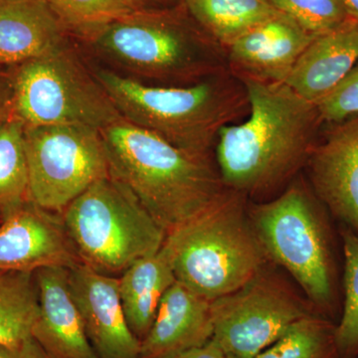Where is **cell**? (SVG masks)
I'll return each instance as SVG.
<instances>
[{
  "instance_id": "obj_1",
  "label": "cell",
  "mask_w": 358,
  "mask_h": 358,
  "mask_svg": "<svg viewBox=\"0 0 358 358\" xmlns=\"http://www.w3.org/2000/svg\"><path fill=\"white\" fill-rule=\"evenodd\" d=\"M241 82L249 115L221 129L215 162L226 188L264 196L287 187L305 169L322 122L317 106L286 83Z\"/></svg>"
},
{
  "instance_id": "obj_2",
  "label": "cell",
  "mask_w": 358,
  "mask_h": 358,
  "mask_svg": "<svg viewBox=\"0 0 358 358\" xmlns=\"http://www.w3.org/2000/svg\"><path fill=\"white\" fill-rule=\"evenodd\" d=\"M110 173L169 232L227 188L215 159L190 154L124 119L101 129Z\"/></svg>"
},
{
  "instance_id": "obj_3",
  "label": "cell",
  "mask_w": 358,
  "mask_h": 358,
  "mask_svg": "<svg viewBox=\"0 0 358 358\" xmlns=\"http://www.w3.org/2000/svg\"><path fill=\"white\" fill-rule=\"evenodd\" d=\"M93 72L122 119L190 154L212 157L221 129L249 115L246 89L229 71L185 86H155L107 69Z\"/></svg>"
},
{
  "instance_id": "obj_4",
  "label": "cell",
  "mask_w": 358,
  "mask_h": 358,
  "mask_svg": "<svg viewBox=\"0 0 358 358\" xmlns=\"http://www.w3.org/2000/svg\"><path fill=\"white\" fill-rule=\"evenodd\" d=\"M250 220L268 260L284 268L315 312L338 322L343 301L341 230L310 185L294 179L274 199L248 206Z\"/></svg>"
},
{
  "instance_id": "obj_5",
  "label": "cell",
  "mask_w": 358,
  "mask_h": 358,
  "mask_svg": "<svg viewBox=\"0 0 358 358\" xmlns=\"http://www.w3.org/2000/svg\"><path fill=\"white\" fill-rule=\"evenodd\" d=\"M89 42L117 67L166 86L192 85L228 71L227 50L199 27L183 2L134 10Z\"/></svg>"
},
{
  "instance_id": "obj_6",
  "label": "cell",
  "mask_w": 358,
  "mask_h": 358,
  "mask_svg": "<svg viewBox=\"0 0 358 358\" xmlns=\"http://www.w3.org/2000/svg\"><path fill=\"white\" fill-rule=\"evenodd\" d=\"M162 250L176 281L210 301L236 291L268 261L250 220L247 197L228 188L167 232Z\"/></svg>"
},
{
  "instance_id": "obj_7",
  "label": "cell",
  "mask_w": 358,
  "mask_h": 358,
  "mask_svg": "<svg viewBox=\"0 0 358 358\" xmlns=\"http://www.w3.org/2000/svg\"><path fill=\"white\" fill-rule=\"evenodd\" d=\"M60 215L81 263L105 275L122 274L140 259L157 253L166 237L131 190L110 173Z\"/></svg>"
},
{
  "instance_id": "obj_8",
  "label": "cell",
  "mask_w": 358,
  "mask_h": 358,
  "mask_svg": "<svg viewBox=\"0 0 358 358\" xmlns=\"http://www.w3.org/2000/svg\"><path fill=\"white\" fill-rule=\"evenodd\" d=\"M13 115L25 127L83 124L101 129L122 119L106 90L67 42L7 72Z\"/></svg>"
},
{
  "instance_id": "obj_9",
  "label": "cell",
  "mask_w": 358,
  "mask_h": 358,
  "mask_svg": "<svg viewBox=\"0 0 358 358\" xmlns=\"http://www.w3.org/2000/svg\"><path fill=\"white\" fill-rule=\"evenodd\" d=\"M29 197L61 213L110 167L101 131L83 124L25 127Z\"/></svg>"
},
{
  "instance_id": "obj_10",
  "label": "cell",
  "mask_w": 358,
  "mask_h": 358,
  "mask_svg": "<svg viewBox=\"0 0 358 358\" xmlns=\"http://www.w3.org/2000/svg\"><path fill=\"white\" fill-rule=\"evenodd\" d=\"M211 312L212 339L233 358H255L294 322L317 313L266 268L236 291L212 301Z\"/></svg>"
},
{
  "instance_id": "obj_11",
  "label": "cell",
  "mask_w": 358,
  "mask_h": 358,
  "mask_svg": "<svg viewBox=\"0 0 358 358\" xmlns=\"http://www.w3.org/2000/svg\"><path fill=\"white\" fill-rule=\"evenodd\" d=\"M305 169L310 188L331 217L358 235V115L329 124Z\"/></svg>"
},
{
  "instance_id": "obj_12",
  "label": "cell",
  "mask_w": 358,
  "mask_h": 358,
  "mask_svg": "<svg viewBox=\"0 0 358 358\" xmlns=\"http://www.w3.org/2000/svg\"><path fill=\"white\" fill-rule=\"evenodd\" d=\"M80 264L60 213L28 200L1 218L0 271L35 273L51 267L72 270Z\"/></svg>"
},
{
  "instance_id": "obj_13",
  "label": "cell",
  "mask_w": 358,
  "mask_h": 358,
  "mask_svg": "<svg viewBox=\"0 0 358 358\" xmlns=\"http://www.w3.org/2000/svg\"><path fill=\"white\" fill-rule=\"evenodd\" d=\"M73 296L99 358H140L141 341L127 322L119 279L80 264L70 270Z\"/></svg>"
},
{
  "instance_id": "obj_14",
  "label": "cell",
  "mask_w": 358,
  "mask_h": 358,
  "mask_svg": "<svg viewBox=\"0 0 358 358\" xmlns=\"http://www.w3.org/2000/svg\"><path fill=\"white\" fill-rule=\"evenodd\" d=\"M315 37L280 13L228 47V71L240 81L286 83Z\"/></svg>"
},
{
  "instance_id": "obj_15",
  "label": "cell",
  "mask_w": 358,
  "mask_h": 358,
  "mask_svg": "<svg viewBox=\"0 0 358 358\" xmlns=\"http://www.w3.org/2000/svg\"><path fill=\"white\" fill-rule=\"evenodd\" d=\"M34 277L39 313L32 338L51 358H99L73 296L69 268H40Z\"/></svg>"
},
{
  "instance_id": "obj_16",
  "label": "cell",
  "mask_w": 358,
  "mask_h": 358,
  "mask_svg": "<svg viewBox=\"0 0 358 358\" xmlns=\"http://www.w3.org/2000/svg\"><path fill=\"white\" fill-rule=\"evenodd\" d=\"M211 301L176 281L160 301L140 358H173L213 338Z\"/></svg>"
},
{
  "instance_id": "obj_17",
  "label": "cell",
  "mask_w": 358,
  "mask_h": 358,
  "mask_svg": "<svg viewBox=\"0 0 358 358\" xmlns=\"http://www.w3.org/2000/svg\"><path fill=\"white\" fill-rule=\"evenodd\" d=\"M358 63V23L315 37L296 61L286 84L317 106Z\"/></svg>"
},
{
  "instance_id": "obj_18",
  "label": "cell",
  "mask_w": 358,
  "mask_h": 358,
  "mask_svg": "<svg viewBox=\"0 0 358 358\" xmlns=\"http://www.w3.org/2000/svg\"><path fill=\"white\" fill-rule=\"evenodd\" d=\"M66 33L46 0H0V65L38 58L65 43Z\"/></svg>"
},
{
  "instance_id": "obj_19",
  "label": "cell",
  "mask_w": 358,
  "mask_h": 358,
  "mask_svg": "<svg viewBox=\"0 0 358 358\" xmlns=\"http://www.w3.org/2000/svg\"><path fill=\"white\" fill-rule=\"evenodd\" d=\"M176 282L169 259L159 250L129 266L119 279V291L127 322L138 341L152 329L160 301Z\"/></svg>"
},
{
  "instance_id": "obj_20",
  "label": "cell",
  "mask_w": 358,
  "mask_h": 358,
  "mask_svg": "<svg viewBox=\"0 0 358 358\" xmlns=\"http://www.w3.org/2000/svg\"><path fill=\"white\" fill-rule=\"evenodd\" d=\"M183 4L199 27L226 50L280 13L270 0H185Z\"/></svg>"
},
{
  "instance_id": "obj_21",
  "label": "cell",
  "mask_w": 358,
  "mask_h": 358,
  "mask_svg": "<svg viewBox=\"0 0 358 358\" xmlns=\"http://www.w3.org/2000/svg\"><path fill=\"white\" fill-rule=\"evenodd\" d=\"M38 313L34 273L0 271V343L20 350Z\"/></svg>"
},
{
  "instance_id": "obj_22",
  "label": "cell",
  "mask_w": 358,
  "mask_h": 358,
  "mask_svg": "<svg viewBox=\"0 0 358 358\" xmlns=\"http://www.w3.org/2000/svg\"><path fill=\"white\" fill-rule=\"evenodd\" d=\"M24 131L13 115L0 122V218L30 200Z\"/></svg>"
},
{
  "instance_id": "obj_23",
  "label": "cell",
  "mask_w": 358,
  "mask_h": 358,
  "mask_svg": "<svg viewBox=\"0 0 358 358\" xmlns=\"http://www.w3.org/2000/svg\"><path fill=\"white\" fill-rule=\"evenodd\" d=\"M255 358H341L336 324L320 313H310Z\"/></svg>"
},
{
  "instance_id": "obj_24",
  "label": "cell",
  "mask_w": 358,
  "mask_h": 358,
  "mask_svg": "<svg viewBox=\"0 0 358 358\" xmlns=\"http://www.w3.org/2000/svg\"><path fill=\"white\" fill-rule=\"evenodd\" d=\"M343 245V301L336 322L341 358L358 357V235L341 228Z\"/></svg>"
},
{
  "instance_id": "obj_25",
  "label": "cell",
  "mask_w": 358,
  "mask_h": 358,
  "mask_svg": "<svg viewBox=\"0 0 358 358\" xmlns=\"http://www.w3.org/2000/svg\"><path fill=\"white\" fill-rule=\"evenodd\" d=\"M67 32L90 41L113 21L133 13L122 0H46Z\"/></svg>"
},
{
  "instance_id": "obj_26",
  "label": "cell",
  "mask_w": 358,
  "mask_h": 358,
  "mask_svg": "<svg viewBox=\"0 0 358 358\" xmlns=\"http://www.w3.org/2000/svg\"><path fill=\"white\" fill-rule=\"evenodd\" d=\"M313 36L334 31L350 21L343 0H270Z\"/></svg>"
},
{
  "instance_id": "obj_27",
  "label": "cell",
  "mask_w": 358,
  "mask_h": 358,
  "mask_svg": "<svg viewBox=\"0 0 358 358\" xmlns=\"http://www.w3.org/2000/svg\"><path fill=\"white\" fill-rule=\"evenodd\" d=\"M317 108L322 124H334L358 115V63Z\"/></svg>"
},
{
  "instance_id": "obj_28",
  "label": "cell",
  "mask_w": 358,
  "mask_h": 358,
  "mask_svg": "<svg viewBox=\"0 0 358 358\" xmlns=\"http://www.w3.org/2000/svg\"><path fill=\"white\" fill-rule=\"evenodd\" d=\"M13 117V89L7 73L0 72V122Z\"/></svg>"
},
{
  "instance_id": "obj_29",
  "label": "cell",
  "mask_w": 358,
  "mask_h": 358,
  "mask_svg": "<svg viewBox=\"0 0 358 358\" xmlns=\"http://www.w3.org/2000/svg\"><path fill=\"white\" fill-rule=\"evenodd\" d=\"M173 358H227L220 346L211 339L206 345L193 348Z\"/></svg>"
},
{
  "instance_id": "obj_30",
  "label": "cell",
  "mask_w": 358,
  "mask_h": 358,
  "mask_svg": "<svg viewBox=\"0 0 358 358\" xmlns=\"http://www.w3.org/2000/svg\"><path fill=\"white\" fill-rule=\"evenodd\" d=\"M20 355V358H51L32 336L21 345Z\"/></svg>"
},
{
  "instance_id": "obj_31",
  "label": "cell",
  "mask_w": 358,
  "mask_h": 358,
  "mask_svg": "<svg viewBox=\"0 0 358 358\" xmlns=\"http://www.w3.org/2000/svg\"><path fill=\"white\" fill-rule=\"evenodd\" d=\"M350 20L358 23V0H343Z\"/></svg>"
},
{
  "instance_id": "obj_32",
  "label": "cell",
  "mask_w": 358,
  "mask_h": 358,
  "mask_svg": "<svg viewBox=\"0 0 358 358\" xmlns=\"http://www.w3.org/2000/svg\"><path fill=\"white\" fill-rule=\"evenodd\" d=\"M20 350L0 343V358H20Z\"/></svg>"
},
{
  "instance_id": "obj_33",
  "label": "cell",
  "mask_w": 358,
  "mask_h": 358,
  "mask_svg": "<svg viewBox=\"0 0 358 358\" xmlns=\"http://www.w3.org/2000/svg\"><path fill=\"white\" fill-rule=\"evenodd\" d=\"M122 1L126 2L134 10H138V9L145 8L148 0H122Z\"/></svg>"
},
{
  "instance_id": "obj_34",
  "label": "cell",
  "mask_w": 358,
  "mask_h": 358,
  "mask_svg": "<svg viewBox=\"0 0 358 358\" xmlns=\"http://www.w3.org/2000/svg\"><path fill=\"white\" fill-rule=\"evenodd\" d=\"M164 1L169 2V3L171 4H176V6H178V4L182 3L185 0H164Z\"/></svg>"
},
{
  "instance_id": "obj_35",
  "label": "cell",
  "mask_w": 358,
  "mask_h": 358,
  "mask_svg": "<svg viewBox=\"0 0 358 358\" xmlns=\"http://www.w3.org/2000/svg\"><path fill=\"white\" fill-rule=\"evenodd\" d=\"M227 358H233V357H227Z\"/></svg>"
},
{
  "instance_id": "obj_36",
  "label": "cell",
  "mask_w": 358,
  "mask_h": 358,
  "mask_svg": "<svg viewBox=\"0 0 358 358\" xmlns=\"http://www.w3.org/2000/svg\"><path fill=\"white\" fill-rule=\"evenodd\" d=\"M0 221H1V218H0Z\"/></svg>"
},
{
  "instance_id": "obj_37",
  "label": "cell",
  "mask_w": 358,
  "mask_h": 358,
  "mask_svg": "<svg viewBox=\"0 0 358 358\" xmlns=\"http://www.w3.org/2000/svg\"><path fill=\"white\" fill-rule=\"evenodd\" d=\"M357 358H358V357H357Z\"/></svg>"
}]
</instances>
